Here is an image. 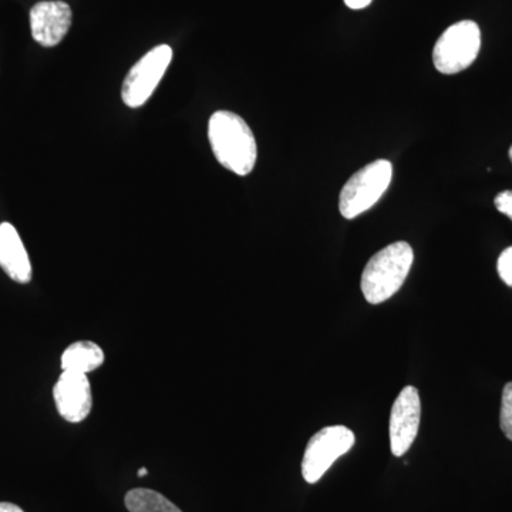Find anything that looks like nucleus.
<instances>
[{
	"mask_svg": "<svg viewBox=\"0 0 512 512\" xmlns=\"http://www.w3.org/2000/svg\"><path fill=\"white\" fill-rule=\"evenodd\" d=\"M212 153L222 167L237 175L252 173L258 158L254 133L247 121L232 111H217L208 123Z\"/></svg>",
	"mask_w": 512,
	"mask_h": 512,
	"instance_id": "obj_1",
	"label": "nucleus"
},
{
	"mask_svg": "<svg viewBox=\"0 0 512 512\" xmlns=\"http://www.w3.org/2000/svg\"><path fill=\"white\" fill-rule=\"evenodd\" d=\"M413 261V248L404 241L394 242L373 255L363 269L360 281L366 301L372 305L389 301L402 288Z\"/></svg>",
	"mask_w": 512,
	"mask_h": 512,
	"instance_id": "obj_2",
	"label": "nucleus"
},
{
	"mask_svg": "<svg viewBox=\"0 0 512 512\" xmlns=\"http://www.w3.org/2000/svg\"><path fill=\"white\" fill-rule=\"evenodd\" d=\"M393 178V165L387 160L367 164L349 178L340 191L339 211L346 220H355L375 207Z\"/></svg>",
	"mask_w": 512,
	"mask_h": 512,
	"instance_id": "obj_3",
	"label": "nucleus"
},
{
	"mask_svg": "<svg viewBox=\"0 0 512 512\" xmlns=\"http://www.w3.org/2000/svg\"><path fill=\"white\" fill-rule=\"evenodd\" d=\"M481 30L473 20H463L444 30L433 50V62L443 74H457L476 62Z\"/></svg>",
	"mask_w": 512,
	"mask_h": 512,
	"instance_id": "obj_4",
	"label": "nucleus"
},
{
	"mask_svg": "<svg viewBox=\"0 0 512 512\" xmlns=\"http://www.w3.org/2000/svg\"><path fill=\"white\" fill-rule=\"evenodd\" d=\"M355 433L346 426H329L309 440L302 460V476L306 483H318L338 458L355 446Z\"/></svg>",
	"mask_w": 512,
	"mask_h": 512,
	"instance_id": "obj_5",
	"label": "nucleus"
},
{
	"mask_svg": "<svg viewBox=\"0 0 512 512\" xmlns=\"http://www.w3.org/2000/svg\"><path fill=\"white\" fill-rule=\"evenodd\" d=\"M173 60V49L168 45L154 47L153 50L141 57L128 72L123 83L121 97L131 109L144 106L153 96L168 66Z\"/></svg>",
	"mask_w": 512,
	"mask_h": 512,
	"instance_id": "obj_6",
	"label": "nucleus"
},
{
	"mask_svg": "<svg viewBox=\"0 0 512 512\" xmlns=\"http://www.w3.org/2000/svg\"><path fill=\"white\" fill-rule=\"evenodd\" d=\"M421 400L419 390L406 386L394 400L390 413V448L394 457H402L419 434Z\"/></svg>",
	"mask_w": 512,
	"mask_h": 512,
	"instance_id": "obj_7",
	"label": "nucleus"
},
{
	"mask_svg": "<svg viewBox=\"0 0 512 512\" xmlns=\"http://www.w3.org/2000/svg\"><path fill=\"white\" fill-rule=\"evenodd\" d=\"M72 9L62 0H45L30 9V30L39 45L55 47L72 26Z\"/></svg>",
	"mask_w": 512,
	"mask_h": 512,
	"instance_id": "obj_8",
	"label": "nucleus"
},
{
	"mask_svg": "<svg viewBox=\"0 0 512 512\" xmlns=\"http://www.w3.org/2000/svg\"><path fill=\"white\" fill-rule=\"evenodd\" d=\"M53 396L60 416L69 423H80L92 412V387L83 373L63 372Z\"/></svg>",
	"mask_w": 512,
	"mask_h": 512,
	"instance_id": "obj_9",
	"label": "nucleus"
},
{
	"mask_svg": "<svg viewBox=\"0 0 512 512\" xmlns=\"http://www.w3.org/2000/svg\"><path fill=\"white\" fill-rule=\"evenodd\" d=\"M0 268L19 284L32 281V265L22 238L9 222L0 224Z\"/></svg>",
	"mask_w": 512,
	"mask_h": 512,
	"instance_id": "obj_10",
	"label": "nucleus"
},
{
	"mask_svg": "<svg viewBox=\"0 0 512 512\" xmlns=\"http://www.w3.org/2000/svg\"><path fill=\"white\" fill-rule=\"evenodd\" d=\"M104 363V352L99 345L89 340L73 343L62 355L63 372L87 373L99 369Z\"/></svg>",
	"mask_w": 512,
	"mask_h": 512,
	"instance_id": "obj_11",
	"label": "nucleus"
},
{
	"mask_svg": "<svg viewBox=\"0 0 512 512\" xmlns=\"http://www.w3.org/2000/svg\"><path fill=\"white\" fill-rule=\"evenodd\" d=\"M126 507L130 512H183L164 495L147 488L128 491Z\"/></svg>",
	"mask_w": 512,
	"mask_h": 512,
	"instance_id": "obj_12",
	"label": "nucleus"
},
{
	"mask_svg": "<svg viewBox=\"0 0 512 512\" xmlns=\"http://www.w3.org/2000/svg\"><path fill=\"white\" fill-rule=\"evenodd\" d=\"M500 427L504 436L512 441V382L505 384L501 399Z\"/></svg>",
	"mask_w": 512,
	"mask_h": 512,
	"instance_id": "obj_13",
	"label": "nucleus"
},
{
	"mask_svg": "<svg viewBox=\"0 0 512 512\" xmlns=\"http://www.w3.org/2000/svg\"><path fill=\"white\" fill-rule=\"evenodd\" d=\"M497 271L504 284L512 288V247L504 249L498 258Z\"/></svg>",
	"mask_w": 512,
	"mask_h": 512,
	"instance_id": "obj_14",
	"label": "nucleus"
},
{
	"mask_svg": "<svg viewBox=\"0 0 512 512\" xmlns=\"http://www.w3.org/2000/svg\"><path fill=\"white\" fill-rule=\"evenodd\" d=\"M495 208L512 221V191H503L495 197Z\"/></svg>",
	"mask_w": 512,
	"mask_h": 512,
	"instance_id": "obj_15",
	"label": "nucleus"
},
{
	"mask_svg": "<svg viewBox=\"0 0 512 512\" xmlns=\"http://www.w3.org/2000/svg\"><path fill=\"white\" fill-rule=\"evenodd\" d=\"M373 0H345L346 6L353 10L365 9Z\"/></svg>",
	"mask_w": 512,
	"mask_h": 512,
	"instance_id": "obj_16",
	"label": "nucleus"
},
{
	"mask_svg": "<svg viewBox=\"0 0 512 512\" xmlns=\"http://www.w3.org/2000/svg\"><path fill=\"white\" fill-rule=\"evenodd\" d=\"M0 512H25L18 505L10 503H0Z\"/></svg>",
	"mask_w": 512,
	"mask_h": 512,
	"instance_id": "obj_17",
	"label": "nucleus"
},
{
	"mask_svg": "<svg viewBox=\"0 0 512 512\" xmlns=\"http://www.w3.org/2000/svg\"><path fill=\"white\" fill-rule=\"evenodd\" d=\"M148 474V470L147 468H140V470H138V477H144V476H147Z\"/></svg>",
	"mask_w": 512,
	"mask_h": 512,
	"instance_id": "obj_18",
	"label": "nucleus"
},
{
	"mask_svg": "<svg viewBox=\"0 0 512 512\" xmlns=\"http://www.w3.org/2000/svg\"><path fill=\"white\" fill-rule=\"evenodd\" d=\"M510 158H511V161H512V146L510 148Z\"/></svg>",
	"mask_w": 512,
	"mask_h": 512,
	"instance_id": "obj_19",
	"label": "nucleus"
}]
</instances>
